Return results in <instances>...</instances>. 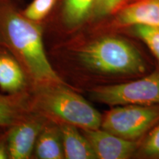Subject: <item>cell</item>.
<instances>
[{
	"mask_svg": "<svg viewBox=\"0 0 159 159\" xmlns=\"http://www.w3.org/2000/svg\"><path fill=\"white\" fill-rule=\"evenodd\" d=\"M0 29L32 77L46 84H64L47 59L41 24L31 21L9 2L0 4Z\"/></svg>",
	"mask_w": 159,
	"mask_h": 159,
	"instance_id": "obj_1",
	"label": "cell"
},
{
	"mask_svg": "<svg viewBox=\"0 0 159 159\" xmlns=\"http://www.w3.org/2000/svg\"><path fill=\"white\" fill-rule=\"evenodd\" d=\"M79 58L87 67L112 75L143 72L144 66L138 51L125 40L116 37L101 38L79 52Z\"/></svg>",
	"mask_w": 159,
	"mask_h": 159,
	"instance_id": "obj_2",
	"label": "cell"
},
{
	"mask_svg": "<svg viewBox=\"0 0 159 159\" xmlns=\"http://www.w3.org/2000/svg\"><path fill=\"white\" fill-rule=\"evenodd\" d=\"M39 91V106L63 122L83 129H98L102 116L84 98L64 84H46Z\"/></svg>",
	"mask_w": 159,
	"mask_h": 159,
	"instance_id": "obj_3",
	"label": "cell"
},
{
	"mask_svg": "<svg viewBox=\"0 0 159 159\" xmlns=\"http://www.w3.org/2000/svg\"><path fill=\"white\" fill-rule=\"evenodd\" d=\"M91 93L97 101L110 105L159 104V71L133 82L98 86Z\"/></svg>",
	"mask_w": 159,
	"mask_h": 159,
	"instance_id": "obj_4",
	"label": "cell"
},
{
	"mask_svg": "<svg viewBox=\"0 0 159 159\" xmlns=\"http://www.w3.org/2000/svg\"><path fill=\"white\" fill-rule=\"evenodd\" d=\"M159 118V108L150 105H117L106 113L102 129L121 138L134 140Z\"/></svg>",
	"mask_w": 159,
	"mask_h": 159,
	"instance_id": "obj_5",
	"label": "cell"
},
{
	"mask_svg": "<svg viewBox=\"0 0 159 159\" xmlns=\"http://www.w3.org/2000/svg\"><path fill=\"white\" fill-rule=\"evenodd\" d=\"M86 137L94 150L97 158L126 159L136 150V144L114 135L104 130L83 129Z\"/></svg>",
	"mask_w": 159,
	"mask_h": 159,
	"instance_id": "obj_6",
	"label": "cell"
},
{
	"mask_svg": "<svg viewBox=\"0 0 159 159\" xmlns=\"http://www.w3.org/2000/svg\"><path fill=\"white\" fill-rule=\"evenodd\" d=\"M115 23L121 27H159V0H136L119 10Z\"/></svg>",
	"mask_w": 159,
	"mask_h": 159,
	"instance_id": "obj_7",
	"label": "cell"
},
{
	"mask_svg": "<svg viewBox=\"0 0 159 159\" xmlns=\"http://www.w3.org/2000/svg\"><path fill=\"white\" fill-rule=\"evenodd\" d=\"M43 127L38 121H29L16 126L8 137V153L13 159L28 158Z\"/></svg>",
	"mask_w": 159,
	"mask_h": 159,
	"instance_id": "obj_8",
	"label": "cell"
},
{
	"mask_svg": "<svg viewBox=\"0 0 159 159\" xmlns=\"http://www.w3.org/2000/svg\"><path fill=\"white\" fill-rule=\"evenodd\" d=\"M64 158L68 159H95L96 155L88 139L75 125L63 122L59 126Z\"/></svg>",
	"mask_w": 159,
	"mask_h": 159,
	"instance_id": "obj_9",
	"label": "cell"
},
{
	"mask_svg": "<svg viewBox=\"0 0 159 159\" xmlns=\"http://www.w3.org/2000/svg\"><path fill=\"white\" fill-rule=\"evenodd\" d=\"M35 152L41 159L64 158L60 129L57 130L54 126L43 128L35 143Z\"/></svg>",
	"mask_w": 159,
	"mask_h": 159,
	"instance_id": "obj_10",
	"label": "cell"
},
{
	"mask_svg": "<svg viewBox=\"0 0 159 159\" xmlns=\"http://www.w3.org/2000/svg\"><path fill=\"white\" fill-rule=\"evenodd\" d=\"M94 3V0H63V23L69 28H73L85 22L91 17Z\"/></svg>",
	"mask_w": 159,
	"mask_h": 159,
	"instance_id": "obj_11",
	"label": "cell"
},
{
	"mask_svg": "<svg viewBox=\"0 0 159 159\" xmlns=\"http://www.w3.org/2000/svg\"><path fill=\"white\" fill-rule=\"evenodd\" d=\"M25 75L21 67L11 57H0V87L7 92H16L25 85Z\"/></svg>",
	"mask_w": 159,
	"mask_h": 159,
	"instance_id": "obj_12",
	"label": "cell"
},
{
	"mask_svg": "<svg viewBox=\"0 0 159 159\" xmlns=\"http://www.w3.org/2000/svg\"><path fill=\"white\" fill-rule=\"evenodd\" d=\"M59 0H33L22 12L27 19L41 23L50 14Z\"/></svg>",
	"mask_w": 159,
	"mask_h": 159,
	"instance_id": "obj_13",
	"label": "cell"
},
{
	"mask_svg": "<svg viewBox=\"0 0 159 159\" xmlns=\"http://www.w3.org/2000/svg\"><path fill=\"white\" fill-rule=\"evenodd\" d=\"M134 32L148 46L159 61V27L144 25L134 26Z\"/></svg>",
	"mask_w": 159,
	"mask_h": 159,
	"instance_id": "obj_14",
	"label": "cell"
},
{
	"mask_svg": "<svg viewBox=\"0 0 159 159\" xmlns=\"http://www.w3.org/2000/svg\"><path fill=\"white\" fill-rule=\"evenodd\" d=\"M125 0H94L91 17L102 18L120 8Z\"/></svg>",
	"mask_w": 159,
	"mask_h": 159,
	"instance_id": "obj_15",
	"label": "cell"
},
{
	"mask_svg": "<svg viewBox=\"0 0 159 159\" xmlns=\"http://www.w3.org/2000/svg\"><path fill=\"white\" fill-rule=\"evenodd\" d=\"M17 115L16 105L11 99L0 97V126L12 125Z\"/></svg>",
	"mask_w": 159,
	"mask_h": 159,
	"instance_id": "obj_16",
	"label": "cell"
},
{
	"mask_svg": "<svg viewBox=\"0 0 159 159\" xmlns=\"http://www.w3.org/2000/svg\"><path fill=\"white\" fill-rule=\"evenodd\" d=\"M142 150L146 156L159 158V125L149 135L143 145Z\"/></svg>",
	"mask_w": 159,
	"mask_h": 159,
	"instance_id": "obj_17",
	"label": "cell"
},
{
	"mask_svg": "<svg viewBox=\"0 0 159 159\" xmlns=\"http://www.w3.org/2000/svg\"><path fill=\"white\" fill-rule=\"evenodd\" d=\"M7 158V152L5 146L2 144H0V159Z\"/></svg>",
	"mask_w": 159,
	"mask_h": 159,
	"instance_id": "obj_18",
	"label": "cell"
},
{
	"mask_svg": "<svg viewBox=\"0 0 159 159\" xmlns=\"http://www.w3.org/2000/svg\"><path fill=\"white\" fill-rule=\"evenodd\" d=\"M6 2H9L8 0H0V4L6 3Z\"/></svg>",
	"mask_w": 159,
	"mask_h": 159,
	"instance_id": "obj_19",
	"label": "cell"
}]
</instances>
